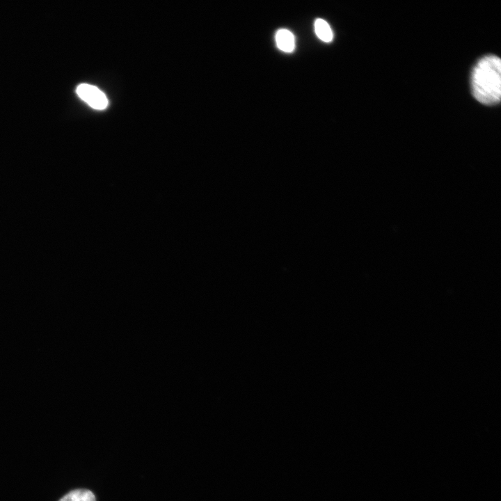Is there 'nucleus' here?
I'll return each mask as SVG.
<instances>
[{"mask_svg": "<svg viewBox=\"0 0 501 501\" xmlns=\"http://www.w3.org/2000/svg\"><path fill=\"white\" fill-rule=\"evenodd\" d=\"M275 40L277 47L283 51L290 53L295 48V38L293 33L286 29L277 31Z\"/></svg>", "mask_w": 501, "mask_h": 501, "instance_id": "3", "label": "nucleus"}, {"mask_svg": "<svg viewBox=\"0 0 501 501\" xmlns=\"http://www.w3.org/2000/svg\"><path fill=\"white\" fill-rule=\"evenodd\" d=\"M501 62L499 57L488 55L476 63L472 72L471 86L475 99L492 105L498 103L501 96Z\"/></svg>", "mask_w": 501, "mask_h": 501, "instance_id": "1", "label": "nucleus"}, {"mask_svg": "<svg viewBox=\"0 0 501 501\" xmlns=\"http://www.w3.org/2000/svg\"><path fill=\"white\" fill-rule=\"evenodd\" d=\"M77 93L81 100L93 109L102 110L108 106L106 95L96 86L81 84L77 86Z\"/></svg>", "mask_w": 501, "mask_h": 501, "instance_id": "2", "label": "nucleus"}, {"mask_svg": "<svg viewBox=\"0 0 501 501\" xmlns=\"http://www.w3.org/2000/svg\"><path fill=\"white\" fill-rule=\"evenodd\" d=\"M315 31L317 36L325 42H330L333 38L330 25L324 19L318 18L315 22Z\"/></svg>", "mask_w": 501, "mask_h": 501, "instance_id": "5", "label": "nucleus"}, {"mask_svg": "<svg viewBox=\"0 0 501 501\" xmlns=\"http://www.w3.org/2000/svg\"><path fill=\"white\" fill-rule=\"evenodd\" d=\"M59 501H96V498L91 491L80 488L71 491Z\"/></svg>", "mask_w": 501, "mask_h": 501, "instance_id": "4", "label": "nucleus"}]
</instances>
